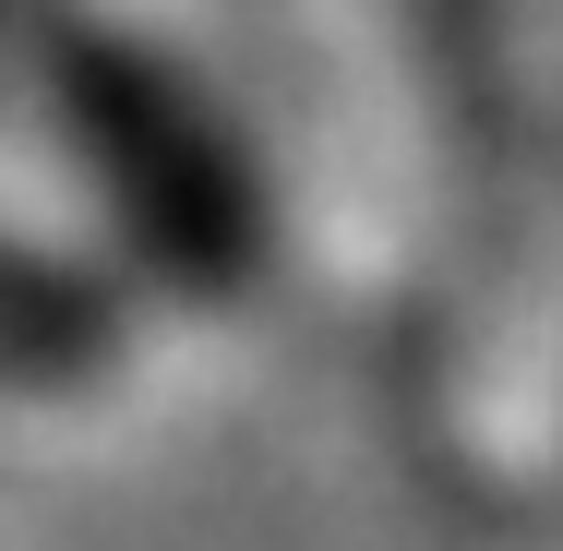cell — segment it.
<instances>
[{
	"label": "cell",
	"instance_id": "1",
	"mask_svg": "<svg viewBox=\"0 0 563 551\" xmlns=\"http://www.w3.org/2000/svg\"><path fill=\"white\" fill-rule=\"evenodd\" d=\"M48 97H60V132H73L97 205L180 300H240L264 276V168L168 48L120 36V24H60Z\"/></svg>",
	"mask_w": 563,
	"mask_h": 551
}]
</instances>
